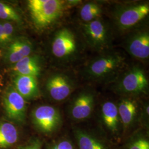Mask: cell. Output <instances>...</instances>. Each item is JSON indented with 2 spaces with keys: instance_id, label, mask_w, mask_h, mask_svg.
<instances>
[{
  "instance_id": "obj_1",
  "label": "cell",
  "mask_w": 149,
  "mask_h": 149,
  "mask_svg": "<svg viewBox=\"0 0 149 149\" xmlns=\"http://www.w3.org/2000/svg\"><path fill=\"white\" fill-rule=\"evenodd\" d=\"M28 7L34 23L39 28H44L61 16L65 2L60 0H29Z\"/></svg>"
},
{
  "instance_id": "obj_2",
  "label": "cell",
  "mask_w": 149,
  "mask_h": 149,
  "mask_svg": "<svg viewBox=\"0 0 149 149\" xmlns=\"http://www.w3.org/2000/svg\"><path fill=\"white\" fill-rule=\"evenodd\" d=\"M124 64L120 54H108L97 57L87 65L85 72L91 79L102 80L116 74Z\"/></svg>"
},
{
  "instance_id": "obj_3",
  "label": "cell",
  "mask_w": 149,
  "mask_h": 149,
  "mask_svg": "<svg viewBox=\"0 0 149 149\" xmlns=\"http://www.w3.org/2000/svg\"><path fill=\"white\" fill-rule=\"evenodd\" d=\"M149 82L143 70L133 67L122 74L118 80L117 90L124 95H138L146 92Z\"/></svg>"
},
{
  "instance_id": "obj_4",
  "label": "cell",
  "mask_w": 149,
  "mask_h": 149,
  "mask_svg": "<svg viewBox=\"0 0 149 149\" xmlns=\"http://www.w3.org/2000/svg\"><path fill=\"white\" fill-rule=\"evenodd\" d=\"M32 120L40 132L50 134L56 131L60 126L61 117L56 108L44 105L34 109L32 112Z\"/></svg>"
},
{
  "instance_id": "obj_5",
  "label": "cell",
  "mask_w": 149,
  "mask_h": 149,
  "mask_svg": "<svg viewBox=\"0 0 149 149\" xmlns=\"http://www.w3.org/2000/svg\"><path fill=\"white\" fill-rule=\"evenodd\" d=\"M77 43L74 34L63 28L56 33L52 45L53 54L58 59H68L76 53Z\"/></svg>"
},
{
  "instance_id": "obj_6",
  "label": "cell",
  "mask_w": 149,
  "mask_h": 149,
  "mask_svg": "<svg viewBox=\"0 0 149 149\" xmlns=\"http://www.w3.org/2000/svg\"><path fill=\"white\" fill-rule=\"evenodd\" d=\"M82 30L86 40L92 47L102 49L107 46L109 39L108 29L100 19L85 23Z\"/></svg>"
},
{
  "instance_id": "obj_7",
  "label": "cell",
  "mask_w": 149,
  "mask_h": 149,
  "mask_svg": "<svg viewBox=\"0 0 149 149\" xmlns=\"http://www.w3.org/2000/svg\"><path fill=\"white\" fill-rule=\"evenodd\" d=\"M95 95L89 90H84L74 96L70 106V117L74 120H83L90 117L95 104Z\"/></svg>"
},
{
  "instance_id": "obj_8",
  "label": "cell",
  "mask_w": 149,
  "mask_h": 149,
  "mask_svg": "<svg viewBox=\"0 0 149 149\" xmlns=\"http://www.w3.org/2000/svg\"><path fill=\"white\" fill-rule=\"evenodd\" d=\"M49 95L55 101H63L68 98L75 88L73 80L67 74H57L51 76L47 83Z\"/></svg>"
},
{
  "instance_id": "obj_9",
  "label": "cell",
  "mask_w": 149,
  "mask_h": 149,
  "mask_svg": "<svg viewBox=\"0 0 149 149\" xmlns=\"http://www.w3.org/2000/svg\"><path fill=\"white\" fill-rule=\"evenodd\" d=\"M4 105L6 114L9 119L19 123L24 122L26 114V101L14 87H10L6 91Z\"/></svg>"
},
{
  "instance_id": "obj_10",
  "label": "cell",
  "mask_w": 149,
  "mask_h": 149,
  "mask_svg": "<svg viewBox=\"0 0 149 149\" xmlns=\"http://www.w3.org/2000/svg\"><path fill=\"white\" fill-rule=\"evenodd\" d=\"M149 6L141 3L127 7L120 11L117 16L118 26L121 29L131 28L148 16Z\"/></svg>"
},
{
  "instance_id": "obj_11",
  "label": "cell",
  "mask_w": 149,
  "mask_h": 149,
  "mask_svg": "<svg viewBox=\"0 0 149 149\" xmlns=\"http://www.w3.org/2000/svg\"><path fill=\"white\" fill-rule=\"evenodd\" d=\"M127 49L129 53L140 60L148 59L149 56V34L140 31L132 35L127 41Z\"/></svg>"
},
{
  "instance_id": "obj_12",
  "label": "cell",
  "mask_w": 149,
  "mask_h": 149,
  "mask_svg": "<svg viewBox=\"0 0 149 149\" xmlns=\"http://www.w3.org/2000/svg\"><path fill=\"white\" fill-rule=\"evenodd\" d=\"M101 113L104 127L110 133L117 135L121 124L117 106L113 102H105L102 105Z\"/></svg>"
},
{
  "instance_id": "obj_13",
  "label": "cell",
  "mask_w": 149,
  "mask_h": 149,
  "mask_svg": "<svg viewBox=\"0 0 149 149\" xmlns=\"http://www.w3.org/2000/svg\"><path fill=\"white\" fill-rule=\"evenodd\" d=\"M15 88L24 99H33L39 95L36 77L17 74L14 81Z\"/></svg>"
},
{
  "instance_id": "obj_14",
  "label": "cell",
  "mask_w": 149,
  "mask_h": 149,
  "mask_svg": "<svg viewBox=\"0 0 149 149\" xmlns=\"http://www.w3.org/2000/svg\"><path fill=\"white\" fill-rule=\"evenodd\" d=\"M120 122L125 129L135 121L138 112L136 102L130 98H124L117 106Z\"/></svg>"
},
{
  "instance_id": "obj_15",
  "label": "cell",
  "mask_w": 149,
  "mask_h": 149,
  "mask_svg": "<svg viewBox=\"0 0 149 149\" xmlns=\"http://www.w3.org/2000/svg\"><path fill=\"white\" fill-rule=\"evenodd\" d=\"M32 45L27 39H18L12 43L8 50L7 57L12 64H16L21 59L29 56Z\"/></svg>"
},
{
  "instance_id": "obj_16",
  "label": "cell",
  "mask_w": 149,
  "mask_h": 149,
  "mask_svg": "<svg viewBox=\"0 0 149 149\" xmlns=\"http://www.w3.org/2000/svg\"><path fill=\"white\" fill-rule=\"evenodd\" d=\"M74 136L79 149H109L104 142L85 130H74Z\"/></svg>"
},
{
  "instance_id": "obj_17",
  "label": "cell",
  "mask_w": 149,
  "mask_h": 149,
  "mask_svg": "<svg viewBox=\"0 0 149 149\" xmlns=\"http://www.w3.org/2000/svg\"><path fill=\"white\" fill-rule=\"evenodd\" d=\"M13 70L19 75L37 77L40 74V67L36 57L28 56L15 64Z\"/></svg>"
},
{
  "instance_id": "obj_18",
  "label": "cell",
  "mask_w": 149,
  "mask_h": 149,
  "mask_svg": "<svg viewBox=\"0 0 149 149\" xmlns=\"http://www.w3.org/2000/svg\"><path fill=\"white\" fill-rule=\"evenodd\" d=\"M18 134L15 126L10 123H0V148L7 149L16 143Z\"/></svg>"
},
{
  "instance_id": "obj_19",
  "label": "cell",
  "mask_w": 149,
  "mask_h": 149,
  "mask_svg": "<svg viewBox=\"0 0 149 149\" xmlns=\"http://www.w3.org/2000/svg\"><path fill=\"white\" fill-rule=\"evenodd\" d=\"M101 12V8L98 4L94 2L87 3L80 10V17L85 23L90 22L98 19Z\"/></svg>"
},
{
  "instance_id": "obj_20",
  "label": "cell",
  "mask_w": 149,
  "mask_h": 149,
  "mask_svg": "<svg viewBox=\"0 0 149 149\" xmlns=\"http://www.w3.org/2000/svg\"><path fill=\"white\" fill-rule=\"evenodd\" d=\"M0 18L5 20L19 22L20 17L12 7L0 2Z\"/></svg>"
},
{
  "instance_id": "obj_21",
  "label": "cell",
  "mask_w": 149,
  "mask_h": 149,
  "mask_svg": "<svg viewBox=\"0 0 149 149\" xmlns=\"http://www.w3.org/2000/svg\"><path fill=\"white\" fill-rule=\"evenodd\" d=\"M127 149H149V140L143 136H139L130 141Z\"/></svg>"
},
{
  "instance_id": "obj_22",
  "label": "cell",
  "mask_w": 149,
  "mask_h": 149,
  "mask_svg": "<svg viewBox=\"0 0 149 149\" xmlns=\"http://www.w3.org/2000/svg\"><path fill=\"white\" fill-rule=\"evenodd\" d=\"M48 149H75V148L69 140L62 139L52 145Z\"/></svg>"
},
{
  "instance_id": "obj_23",
  "label": "cell",
  "mask_w": 149,
  "mask_h": 149,
  "mask_svg": "<svg viewBox=\"0 0 149 149\" xmlns=\"http://www.w3.org/2000/svg\"><path fill=\"white\" fill-rule=\"evenodd\" d=\"M3 26V34L1 40V43H5L9 42L13 32V27L11 23L6 22L2 24Z\"/></svg>"
},
{
  "instance_id": "obj_24",
  "label": "cell",
  "mask_w": 149,
  "mask_h": 149,
  "mask_svg": "<svg viewBox=\"0 0 149 149\" xmlns=\"http://www.w3.org/2000/svg\"><path fill=\"white\" fill-rule=\"evenodd\" d=\"M19 149H42V143L39 140H35Z\"/></svg>"
},
{
  "instance_id": "obj_25",
  "label": "cell",
  "mask_w": 149,
  "mask_h": 149,
  "mask_svg": "<svg viewBox=\"0 0 149 149\" xmlns=\"http://www.w3.org/2000/svg\"><path fill=\"white\" fill-rule=\"evenodd\" d=\"M2 34H3V26L2 24L0 23V43H1Z\"/></svg>"
}]
</instances>
